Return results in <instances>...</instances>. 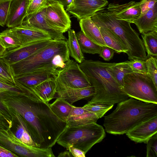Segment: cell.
Listing matches in <instances>:
<instances>
[{
    "instance_id": "obj_1",
    "label": "cell",
    "mask_w": 157,
    "mask_h": 157,
    "mask_svg": "<svg viewBox=\"0 0 157 157\" xmlns=\"http://www.w3.org/2000/svg\"><path fill=\"white\" fill-rule=\"evenodd\" d=\"M32 90L23 95H1L0 100L4 105L21 115L32 139L39 147H52L67 127V123L58 118L50 104Z\"/></svg>"
},
{
    "instance_id": "obj_2",
    "label": "cell",
    "mask_w": 157,
    "mask_h": 157,
    "mask_svg": "<svg viewBox=\"0 0 157 157\" xmlns=\"http://www.w3.org/2000/svg\"><path fill=\"white\" fill-rule=\"evenodd\" d=\"M157 116V104L132 98L118 103L116 109L105 116L106 132L114 135L126 133L139 124Z\"/></svg>"
},
{
    "instance_id": "obj_3",
    "label": "cell",
    "mask_w": 157,
    "mask_h": 157,
    "mask_svg": "<svg viewBox=\"0 0 157 157\" xmlns=\"http://www.w3.org/2000/svg\"><path fill=\"white\" fill-rule=\"evenodd\" d=\"M109 63L85 59L79 64L94 89L95 94L90 102L114 105L129 98L107 71Z\"/></svg>"
},
{
    "instance_id": "obj_4",
    "label": "cell",
    "mask_w": 157,
    "mask_h": 157,
    "mask_svg": "<svg viewBox=\"0 0 157 157\" xmlns=\"http://www.w3.org/2000/svg\"><path fill=\"white\" fill-rule=\"evenodd\" d=\"M91 18L95 24L107 27L118 37L128 49L126 54L129 60L147 59L143 41L132 28L130 22L116 18L105 8Z\"/></svg>"
},
{
    "instance_id": "obj_5",
    "label": "cell",
    "mask_w": 157,
    "mask_h": 157,
    "mask_svg": "<svg viewBox=\"0 0 157 157\" xmlns=\"http://www.w3.org/2000/svg\"><path fill=\"white\" fill-rule=\"evenodd\" d=\"M105 136L103 127L93 122L80 126L67 127L56 143L65 148L72 145L86 153L94 145L101 142Z\"/></svg>"
},
{
    "instance_id": "obj_6",
    "label": "cell",
    "mask_w": 157,
    "mask_h": 157,
    "mask_svg": "<svg viewBox=\"0 0 157 157\" xmlns=\"http://www.w3.org/2000/svg\"><path fill=\"white\" fill-rule=\"evenodd\" d=\"M67 53L69 51L65 40H53L44 48L10 66L14 76L31 73L43 68L55 67L52 63L54 56Z\"/></svg>"
},
{
    "instance_id": "obj_7",
    "label": "cell",
    "mask_w": 157,
    "mask_h": 157,
    "mask_svg": "<svg viewBox=\"0 0 157 157\" xmlns=\"http://www.w3.org/2000/svg\"><path fill=\"white\" fill-rule=\"evenodd\" d=\"M11 120L0 113V146L16 154L18 157H52L51 147L43 148L26 145L13 134L10 127Z\"/></svg>"
},
{
    "instance_id": "obj_8",
    "label": "cell",
    "mask_w": 157,
    "mask_h": 157,
    "mask_svg": "<svg viewBox=\"0 0 157 157\" xmlns=\"http://www.w3.org/2000/svg\"><path fill=\"white\" fill-rule=\"evenodd\" d=\"M122 88L129 97L157 104V87L148 73L133 72L126 74Z\"/></svg>"
},
{
    "instance_id": "obj_9",
    "label": "cell",
    "mask_w": 157,
    "mask_h": 157,
    "mask_svg": "<svg viewBox=\"0 0 157 157\" xmlns=\"http://www.w3.org/2000/svg\"><path fill=\"white\" fill-rule=\"evenodd\" d=\"M57 91L69 89H80L92 86L79 64L74 60L66 62L65 67L60 70L55 78Z\"/></svg>"
},
{
    "instance_id": "obj_10",
    "label": "cell",
    "mask_w": 157,
    "mask_h": 157,
    "mask_svg": "<svg viewBox=\"0 0 157 157\" xmlns=\"http://www.w3.org/2000/svg\"><path fill=\"white\" fill-rule=\"evenodd\" d=\"M46 20L52 26L63 33L71 28L70 17L64 6L56 1H48L46 7L42 10Z\"/></svg>"
},
{
    "instance_id": "obj_11",
    "label": "cell",
    "mask_w": 157,
    "mask_h": 157,
    "mask_svg": "<svg viewBox=\"0 0 157 157\" xmlns=\"http://www.w3.org/2000/svg\"><path fill=\"white\" fill-rule=\"evenodd\" d=\"M53 40L48 39L38 40L22 45L17 48L6 49L0 57L10 65L26 58L44 48Z\"/></svg>"
},
{
    "instance_id": "obj_12",
    "label": "cell",
    "mask_w": 157,
    "mask_h": 157,
    "mask_svg": "<svg viewBox=\"0 0 157 157\" xmlns=\"http://www.w3.org/2000/svg\"><path fill=\"white\" fill-rule=\"evenodd\" d=\"M108 4L107 0H71L66 11L79 20L91 17Z\"/></svg>"
},
{
    "instance_id": "obj_13",
    "label": "cell",
    "mask_w": 157,
    "mask_h": 157,
    "mask_svg": "<svg viewBox=\"0 0 157 157\" xmlns=\"http://www.w3.org/2000/svg\"><path fill=\"white\" fill-rule=\"evenodd\" d=\"M59 71L54 67H45L31 73L15 76L14 78L24 87L33 89L45 80L56 78Z\"/></svg>"
},
{
    "instance_id": "obj_14",
    "label": "cell",
    "mask_w": 157,
    "mask_h": 157,
    "mask_svg": "<svg viewBox=\"0 0 157 157\" xmlns=\"http://www.w3.org/2000/svg\"><path fill=\"white\" fill-rule=\"evenodd\" d=\"M157 133V116L137 124L125 134L131 140L136 143L147 144Z\"/></svg>"
},
{
    "instance_id": "obj_15",
    "label": "cell",
    "mask_w": 157,
    "mask_h": 157,
    "mask_svg": "<svg viewBox=\"0 0 157 157\" xmlns=\"http://www.w3.org/2000/svg\"><path fill=\"white\" fill-rule=\"evenodd\" d=\"M3 105L11 117L10 128L14 136L26 145L39 147L32 139L21 115L10 107Z\"/></svg>"
},
{
    "instance_id": "obj_16",
    "label": "cell",
    "mask_w": 157,
    "mask_h": 157,
    "mask_svg": "<svg viewBox=\"0 0 157 157\" xmlns=\"http://www.w3.org/2000/svg\"><path fill=\"white\" fill-rule=\"evenodd\" d=\"M8 29L17 37L21 45L36 41L52 39L46 32L26 24Z\"/></svg>"
},
{
    "instance_id": "obj_17",
    "label": "cell",
    "mask_w": 157,
    "mask_h": 157,
    "mask_svg": "<svg viewBox=\"0 0 157 157\" xmlns=\"http://www.w3.org/2000/svg\"><path fill=\"white\" fill-rule=\"evenodd\" d=\"M106 9L116 18L130 22L141 14L139 2L134 1L122 4L111 3Z\"/></svg>"
},
{
    "instance_id": "obj_18",
    "label": "cell",
    "mask_w": 157,
    "mask_h": 157,
    "mask_svg": "<svg viewBox=\"0 0 157 157\" xmlns=\"http://www.w3.org/2000/svg\"><path fill=\"white\" fill-rule=\"evenodd\" d=\"M23 24L42 30L49 35L53 40L66 39L63 33L52 26L45 19L42 14V10L38 13L27 16L25 18Z\"/></svg>"
},
{
    "instance_id": "obj_19",
    "label": "cell",
    "mask_w": 157,
    "mask_h": 157,
    "mask_svg": "<svg viewBox=\"0 0 157 157\" xmlns=\"http://www.w3.org/2000/svg\"><path fill=\"white\" fill-rule=\"evenodd\" d=\"M29 0H11L7 16L6 25L13 28L22 24L26 17Z\"/></svg>"
},
{
    "instance_id": "obj_20",
    "label": "cell",
    "mask_w": 157,
    "mask_h": 157,
    "mask_svg": "<svg viewBox=\"0 0 157 157\" xmlns=\"http://www.w3.org/2000/svg\"><path fill=\"white\" fill-rule=\"evenodd\" d=\"M99 118L95 114L85 109L82 107L72 105L66 122L67 127H76L89 123H96Z\"/></svg>"
},
{
    "instance_id": "obj_21",
    "label": "cell",
    "mask_w": 157,
    "mask_h": 157,
    "mask_svg": "<svg viewBox=\"0 0 157 157\" xmlns=\"http://www.w3.org/2000/svg\"><path fill=\"white\" fill-rule=\"evenodd\" d=\"M130 22L135 24L142 34L157 31V2L151 9L140 14Z\"/></svg>"
},
{
    "instance_id": "obj_22",
    "label": "cell",
    "mask_w": 157,
    "mask_h": 157,
    "mask_svg": "<svg viewBox=\"0 0 157 157\" xmlns=\"http://www.w3.org/2000/svg\"><path fill=\"white\" fill-rule=\"evenodd\" d=\"M57 96L63 99L71 105L78 100L87 99L94 94V87L91 86L80 89H69L56 92Z\"/></svg>"
},
{
    "instance_id": "obj_23",
    "label": "cell",
    "mask_w": 157,
    "mask_h": 157,
    "mask_svg": "<svg viewBox=\"0 0 157 157\" xmlns=\"http://www.w3.org/2000/svg\"><path fill=\"white\" fill-rule=\"evenodd\" d=\"M79 24L81 30L87 37L102 47L106 46L99 28L92 21L91 17L79 20Z\"/></svg>"
},
{
    "instance_id": "obj_24",
    "label": "cell",
    "mask_w": 157,
    "mask_h": 157,
    "mask_svg": "<svg viewBox=\"0 0 157 157\" xmlns=\"http://www.w3.org/2000/svg\"><path fill=\"white\" fill-rule=\"evenodd\" d=\"M96 25L99 28L106 46L113 48L117 53L124 52L127 53L128 49L109 29L105 26Z\"/></svg>"
},
{
    "instance_id": "obj_25",
    "label": "cell",
    "mask_w": 157,
    "mask_h": 157,
    "mask_svg": "<svg viewBox=\"0 0 157 157\" xmlns=\"http://www.w3.org/2000/svg\"><path fill=\"white\" fill-rule=\"evenodd\" d=\"M33 90L45 102L49 103L55 98L57 92V84L55 78L44 81L36 86Z\"/></svg>"
},
{
    "instance_id": "obj_26",
    "label": "cell",
    "mask_w": 157,
    "mask_h": 157,
    "mask_svg": "<svg viewBox=\"0 0 157 157\" xmlns=\"http://www.w3.org/2000/svg\"><path fill=\"white\" fill-rule=\"evenodd\" d=\"M107 70L122 87L125 75L133 72L128 64L127 61L118 63H109Z\"/></svg>"
},
{
    "instance_id": "obj_27",
    "label": "cell",
    "mask_w": 157,
    "mask_h": 157,
    "mask_svg": "<svg viewBox=\"0 0 157 157\" xmlns=\"http://www.w3.org/2000/svg\"><path fill=\"white\" fill-rule=\"evenodd\" d=\"M68 39L67 41L70 56L74 58L77 63H80L85 60L78 42L75 31L70 29L68 31Z\"/></svg>"
},
{
    "instance_id": "obj_28",
    "label": "cell",
    "mask_w": 157,
    "mask_h": 157,
    "mask_svg": "<svg viewBox=\"0 0 157 157\" xmlns=\"http://www.w3.org/2000/svg\"><path fill=\"white\" fill-rule=\"evenodd\" d=\"M77 38L82 52L92 54H99L102 47L88 38L81 30L76 33Z\"/></svg>"
},
{
    "instance_id": "obj_29",
    "label": "cell",
    "mask_w": 157,
    "mask_h": 157,
    "mask_svg": "<svg viewBox=\"0 0 157 157\" xmlns=\"http://www.w3.org/2000/svg\"><path fill=\"white\" fill-rule=\"evenodd\" d=\"M49 104L54 113L59 119L66 122L73 105L58 98H56L52 103Z\"/></svg>"
},
{
    "instance_id": "obj_30",
    "label": "cell",
    "mask_w": 157,
    "mask_h": 157,
    "mask_svg": "<svg viewBox=\"0 0 157 157\" xmlns=\"http://www.w3.org/2000/svg\"><path fill=\"white\" fill-rule=\"evenodd\" d=\"M141 36L146 52L147 53V58L150 56L157 57V31L142 33Z\"/></svg>"
},
{
    "instance_id": "obj_31",
    "label": "cell",
    "mask_w": 157,
    "mask_h": 157,
    "mask_svg": "<svg viewBox=\"0 0 157 157\" xmlns=\"http://www.w3.org/2000/svg\"><path fill=\"white\" fill-rule=\"evenodd\" d=\"M16 82L17 85H14L0 81V94L23 95L29 94L31 91V89L24 87L16 81Z\"/></svg>"
},
{
    "instance_id": "obj_32",
    "label": "cell",
    "mask_w": 157,
    "mask_h": 157,
    "mask_svg": "<svg viewBox=\"0 0 157 157\" xmlns=\"http://www.w3.org/2000/svg\"><path fill=\"white\" fill-rule=\"evenodd\" d=\"M0 81L6 83L16 85L14 75L10 65L0 57Z\"/></svg>"
},
{
    "instance_id": "obj_33",
    "label": "cell",
    "mask_w": 157,
    "mask_h": 157,
    "mask_svg": "<svg viewBox=\"0 0 157 157\" xmlns=\"http://www.w3.org/2000/svg\"><path fill=\"white\" fill-rule=\"evenodd\" d=\"M0 40L6 49H11L21 46L17 37L6 29L0 33Z\"/></svg>"
},
{
    "instance_id": "obj_34",
    "label": "cell",
    "mask_w": 157,
    "mask_h": 157,
    "mask_svg": "<svg viewBox=\"0 0 157 157\" xmlns=\"http://www.w3.org/2000/svg\"><path fill=\"white\" fill-rule=\"evenodd\" d=\"M113 105L89 101L82 107L88 111L96 114L99 119L111 109Z\"/></svg>"
},
{
    "instance_id": "obj_35",
    "label": "cell",
    "mask_w": 157,
    "mask_h": 157,
    "mask_svg": "<svg viewBox=\"0 0 157 157\" xmlns=\"http://www.w3.org/2000/svg\"><path fill=\"white\" fill-rule=\"evenodd\" d=\"M48 0H29L26 17L38 13L46 6Z\"/></svg>"
},
{
    "instance_id": "obj_36",
    "label": "cell",
    "mask_w": 157,
    "mask_h": 157,
    "mask_svg": "<svg viewBox=\"0 0 157 157\" xmlns=\"http://www.w3.org/2000/svg\"><path fill=\"white\" fill-rule=\"evenodd\" d=\"M147 73L152 80L155 85L157 87V57L150 56L145 60Z\"/></svg>"
},
{
    "instance_id": "obj_37",
    "label": "cell",
    "mask_w": 157,
    "mask_h": 157,
    "mask_svg": "<svg viewBox=\"0 0 157 157\" xmlns=\"http://www.w3.org/2000/svg\"><path fill=\"white\" fill-rule=\"evenodd\" d=\"M127 63L133 72L142 74L147 73L145 60L135 59L127 61Z\"/></svg>"
},
{
    "instance_id": "obj_38",
    "label": "cell",
    "mask_w": 157,
    "mask_h": 157,
    "mask_svg": "<svg viewBox=\"0 0 157 157\" xmlns=\"http://www.w3.org/2000/svg\"><path fill=\"white\" fill-rule=\"evenodd\" d=\"M11 0H0V25L4 27L6 24Z\"/></svg>"
},
{
    "instance_id": "obj_39",
    "label": "cell",
    "mask_w": 157,
    "mask_h": 157,
    "mask_svg": "<svg viewBox=\"0 0 157 157\" xmlns=\"http://www.w3.org/2000/svg\"><path fill=\"white\" fill-rule=\"evenodd\" d=\"M147 146V157H157V133L148 140Z\"/></svg>"
},
{
    "instance_id": "obj_40",
    "label": "cell",
    "mask_w": 157,
    "mask_h": 157,
    "mask_svg": "<svg viewBox=\"0 0 157 157\" xmlns=\"http://www.w3.org/2000/svg\"><path fill=\"white\" fill-rule=\"evenodd\" d=\"M115 52V50L113 48L107 46H104L99 54V56L105 60L109 61L113 58Z\"/></svg>"
},
{
    "instance_id": "obj_41",
    "label": "cell",
    "mask_w": 157,
    "mask_h": 157,
    "mask_svg": "<svg viewBox=\"0 0 157 157\" xmlns=\"http://www.w3.org/2000/svg\"><path fill=\"white\" fill-rule=\"evenodd\" d=\"M157 2V0H141L140 2L141 14L146 13L151 9Z\"/></svg>"
},
{
    "instance_id": "obj_42",
    "label": "cell",
    "mask_w": 157,
    "mask_h": 157,
    "mask_svg": "<svg viewBox=\"0 0 157 157\" xmlns=\"http://www.w3.org/2000/svg\"><path fill=\"white\" fill-rule=\"evenodd\" d=\"M67 150L69 151L73 157H85L86 153L81 149L75 147L72 145H69L66 148Z\"/></svg>"
},
{
    "instance_id": "obj_43",
    "label": "cell",
    "mask_w": 157,
    "mask_h": 157,
    "mask_svg": "<svg viewBox=\"0 0 157 157\" xmlns=\"http://www.w3.org/2000/svg\"><path fill=\"white\" fill-rule=\"evenodd\" d=\"M18 155L0 146V157H17Z\"/></svg>"
},
{
    "instance_id": "obj_44",
    "label": "cell",
    "mask_w": 157,
    "mask_h": 157,
    "mask_svg": "<svg viewBox=\"0 0 157 157\" xmlns=\"http://www.w3.org/2000/svg\"><path fill=\"white\" fill-rule=\"evenodd\" d=\"M48 1L57 2L66 7L70 4L71 0H48Z\"/></svg>"
},
{
    "instance_id": "obj_45",
    "label": "cell",
    "mask_w": 157,
    "mask_h": 157,
    "mask_svg": "<svg viewBox=\"0 0 157 157\" xmlns=\"http://www.w3.org/2000/svg\"><path fill=\"white\" fill-rule=\"evenodd\" d=\"M58 157H73L70 152L67 150L59 153Z\"/></svg>"
},
{
    "instance_id": "obj_46",
    "label": "cell",
    "mask_w": 157,
    "mask_h": 157,
    "mask_svg": "<svg viewBox=\"0 0 157 157\" xmlns=\"http://www.w3.org/2000/svg\"><path fill=\"white\" fill-rule=\"evenodd\" d=\"M6 50V48H5L0 40V56L3 54Z\"/></svg>"
}]
</instances>
